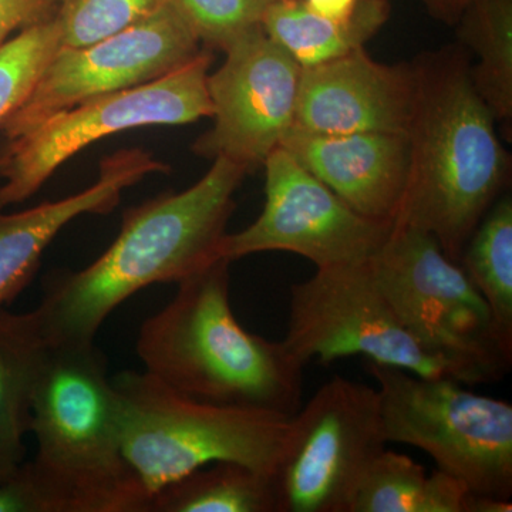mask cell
<instances>
[{
  "mask_svg": "<svg viewBox=\"0 0 512 512\" xmlns=\"http://www.w3.org/2000/svg\"><path fill=\"white\" fill-rule=\"evenodd\" d=\"M380 291L424 348L497 383L511 369L512 348L495 328L483 296L430 234L393 227L367 261Z\"/></svg>",
  "mask_w": 512,
  "mask_h": 512,
  "instance_id": "cell-7",
  "label": "cell"
},
{
  "mask_svg": "<svg viewBox=\"0 0 512 512\" xmlns=\"http://www.w3.org/2000/svg\"><path fill=\"white\" fill-rule=\"evenodd\" d=\"M0 512H43L25 463L12 477L0 483Z\"/></svg>",
  "mask_w": 512,
  "mask_h": 512,
  "instance_id": "cell-26",
  "label": "cell"
},
{
  "mask_svg": "<svg viewBox=\"0 0 512 512\" xmlns=\"http://www.w3.org/2000/svg\"><path fill=\"white\" fill-rule=\"evenodd\" d=\"M386 446L376 387L333 376L291 417L272 474L278 512H348L357 483Z\"/></svg>",
  "mask_w": 512,
  "mask_h": 512,
  "instance_id": "cell-10",
  "label": "cell"
},
{
  "mask_svg": "<svg viewBox=\"0 0 512 512\" xmlns=\"http://www.w3.org/2000/svg\"><path fill=\"white\" fill-rule=\"evenodd\" d=\"M167 0H57L63 47L93 45L148 18Z\"/></svg>",
  "mask_w": 512,
  "mask_h": 512,
  "instance_id": "cell-23",
  "label": "cell"
},
{
  "mask_svg": "<svg viewBox=\"0 0 512 512\" xmlns=\"http://www.w3.org/2000/svg\"><path fill=\"white\" fill-rule=\"evenodd\" d=\"M57 0H0V45L20 30L53 15Z\"/></svg>",
  "mask_w": 512,
  "mask_h": 512,
  "instance_id": "cell-25",
  "label": "cell"
},
{
  "mask_svg": "<svg viewBox=\"0 0 512 512\" xmlns=\"http://www.w3.org/2000/svg\"><path fill=\"white\" fill-rule=\"evenodd\" d=\"M211 62V50H201L191 62L154 82L84 101L8 141L0 154V211L28 200L60 165L101 138L211 117Z\"/></svg>",
  "mask_w": 512,
  "mask_h": 512,
  "instance_id": "cell-9",
  "label": "cell"
},
{
  "mask_svg": "<svg viewBox=\"0 0 512 512\" xmlns=\"http://www.w3.org/2000/svg\"><path fill=\"white\" fill-rule=\"evenodd\" d=\"M229 265L220 258L178 282L170 303L141 325L137 355L147 373L197 402L293 416L302 406L305 366L282 340L238 322Z\"/></svg>",
  "mask_w": 512,
  "mask_h": 512,
  "instance_id": "cell-2",
  "label": "cell"
},
{
  "mask_svg": "<svg viewBox=\"0 0 512 512\" xmlns=\"http://www.w3.org/2000/svg\"><path fill=\"white\" fill-rule=\"evenodd\" d=\"M460 39L476 53L470 70L494 119H512V0H473L457 20Z\"/></svg>",
  "mask_w": 512,
  "mask_h": 512,
  "instance_id": "cell-21",
  "label": "cell"
},
{
  "mask_svg": "<svg viewBox=\"0 0 512 512\" xmlns=\"http://www.w3.org/2000/svg\"><path fill=\"white\" fill-rule=\"evenodd\" d=\"M387 444L424 451L470 493L511 500L512 406L453 379L367 362Z\"/></svg>",
  "mask_w": 512,
  "mask_h": 512,
  "instance_id": "cell-6",
  "label": "cell"
},
{
  "mask_svg": "<svg viewBox=\"0 0 512 512\" xmlns=\"http://www.w3.org/2000/svg\"><path fill=\"white\" fill-rule=\"evenodd\" d=\"M468 497L456 478L429 474L412 457L386 448L357 483L348 512H467Z\"/></svg>",
  "mask_w": 512,
  "mask_h": 512,
  "instance_id": "cell-19",
  "label": "cell"
},
{
  "mask_svg": "<svg viewBox=\"0 0 512 512\" xmlns=\"http://www.w3.org/2000/svg\"><path fill=\"white\" fill-rule=\"evenodd\" d=\"M265 205L254 224L225 234L229 262L261 252H291L316 269L363 264L382 248L393 222L363 217L278 147L265 160Z\"/></svg>",
  "mask_w": 512,
  "mask_h": 512,
  "instance_id": "cell-11",
  "label": "cell"
},
{
  "mask_svg": "<svg viewBox=\"0 0 512 512\" xmlns=\"http://www.w3.org/2000/svg\"><path fill=\"white\" fill-rule=\"evenodd\" d=\"M111 380L124 458L150 500L165 485L220 461L275 473L292 416L197 402L146 370Z\"/></svg>",
  "mask_w": 512,
  "mask_h": 512,
  "instance_id": "cell-5",
  "label": "cell"
},
{
  "mask_svg": "<svg viewBox=\"0 0 512 512\" xmlns=\"http://www.w3.org/2000/svg\"><path fill=\"white\" fill-rule=\"evenodd\" d=\"M247 174L242 165L215 158L187 190L127 210L120 234L92 264L47 275L35 309L46 342L94 343L106 319L131 296L151 285L178 284L220 259L234 195Z\"/></svg>",
  "mask_w": 512,
  "mask_h": 512,
  "instance_id": "cell-1",
  "label": "cell"
},
{
  "mask_svg": "<svg viewBox=\"0 0 512 512\" xmlns=\"http://www.w3.org/2000/svg\"><path fill=\"white\" fill-rule=\"evenodd\" d=\"M45 349L35 311L0 308V483L26 461L25 437Z\"/></svg>",
  "mask_w": 512,
  "mask_h": 512,
  "instance_id": "cell-17",
  "label": "cell"
},
{
  "mask_svg": "<svg viewBox=\"0 0 512 512\" xmlns=\"http://www.w3.org/2000/svg\"><path fill=\"white\" fill-rule=\"evenodd\" d=\"M389 0H360L349 18L313 13L303 0H279L266 12L262 28L302 69L332 62L360 49L390 18Z\"/></svg>",
  "mask_w": 512,
  "mask_h": 512,
  "instance_id": "cell-18",
  "label": "cell"
},
{
  "mask_svg": "<svg viewBox=\"0 0 512 512\" xmlns=\"http://www.w3.org/2000/svg\"><path fill=\"white\" fill-rule=\"evenodd\" d=\"M30 433L36 454L25 468L43 512H150L124 458L116 390L96 342H46Z\"/></svg>",
  "mask_w": 512,
  "mask_h": 512,
  "instance_id": "cell-3",
  "label": "cell"
},
{
  "mask_svg": "<svg viewBox=\"0 0 512 512\" xmlns=\"http://www.w3.org/2000/svg\"><path fill=\"white\" fill-rule=\"evenodd\" d=\"M417 73L409 175L393 227L430 234L458 264L507 181V156L466 64L440 60Z\"/></svg>",
  "mask_w": 512,
  "mask_h": 512,
  "instance_id": "cell-4",
  "label": "cell"
},
{
  "mask_svg": "<svg viewBox=\"0 0 512 512\" xmlns=\"http://www.w3.org/2000/svg\"><path fill=\"white\" fill-rule=\"evenodd\" d=\"M316 15L323 18L342 20L355 12L360 0H303Z\"/></svg>",
  "mask_w": 512,
  "mask_h": 512,
  "instance_id": "cell-27",
  "label": "cell"
},
{
  "mask_svg": "<svg viewBox=\"0 0 512 512\" xmlns=\"http://www.w3.org/2000/svg\"><path fill=\"white\" fill-rule=\"evenodd\" d=\"M284 345L303 366L349 356L423 377L476 386L477 377L414 338L377 286L367 262L316 269L292 285Z\"/></svg>",
  "mask_w": 512,
  "mask_h": 512,
  "instance_id": "cell-8",
  "label": "cell"
},
{
  "mask_svg": "<svg viewBox=\"0 0 512 512\" xmlns=\"http://www.w3.org/2000/svg\"><path fill=\"white\" fill-rule=\"evenodd\" d=\"M225 55L220 69L208 74L214 126L195 141L194 153L227 158L251 173L295 126L302 67L262 26Z\"/></svg>",
  "mask_w": 512,
  "mask_h": 512,
  "instance_id": "cell-13",
  "label": "cell"
},
{
  "mask_svg": "<svg viewBox=\"0 0 512 512\" xmlns=\"http://www.w3.org/2000/svg\"><path fill=\"white\" fill-rule=\"evenodd\" d=\"M150 512H278L274 478L244 464L220 461L158 490Z\"/></svg>",
  "mask_w": 512,
  "mask_h": 512,
  "instance_id": "cell-20",
  "label": "cell"
},
{
  "mask_svg": "<svg viewBox=\"0 0 512 512\" xmlns=\"http://www.w3.org/2000/svg\"><path fill=\"white\" fill-rule=\"evenodd\" d=\"M437 19L454 25L473 0H421Z\"/></svg>",
  "mask_w": 512,
  "mask_h": 512,
  "instance_id": "cell-28",
  "label": "cell"
},
{
  "mask_svg": "<svg viewBox=\"0 0 512 512\" xmlns=\"http://www.w3.org/2000/svg\"><path fill=\"white\" fill-rule=\"evenodd\" d=\"M200 53V40L167 2L93 45L60 47L25 103L0 123V133L15 140L84 101L154 82Z\"/></svg>",
  "mask_w": 512,
  "mask_h": 512,
  "instance_id": "cell-12",
  "label": "cell"
},
{
  "mask_svg": "<svg viewBox=\"0 0 512 512\" xmlns=\"http://www.w3.org/2000/svg\"><path fill=\"white\" fill-rule=\"evenodd\" d=\"M207 50H222L259 26L279 0H167Z\"/></svg>",
  "mask_w": 512,
  "mask_h": 512,
  "instance_id": "cell-24",
  "label": "cell"
},
{
  "mask_svg": "<svg viewBox=\"0 0 512 512\" xmlns=\"http://www.w3.org/2000/svg\"><path fill=\"white\" fill-rule=\"evenodd\" d=\"M279 147L352 210L393 222L409 175L407 134H320L293 126Z\"/></svg>",
  "mask_w": 512,
  "mask_h": 512,
  "instance_id": "cell-15",
  "label": "cell"
},
{
  "mask_svg": "<svg viewBox=\"0 0 512 512\" xmlns=\"http://www.w3.org/2000/svg\"><path fill=\"white\" fill-rule=\"evenodd\" d=\"M461 268L493 315L495 328L512 348V201L495 202L464 247Z\"/></svg>",
  "mask_w": 512,
  "mask_h": 512,
  "instance_id": "cell-22",
  "label": "cell"
},
{
  "mask_svg": "<svg viewBox=\"0 0 512 512\" xmlns=\"http://www.w3.org/2000/svg\"><path fill=\"white\" fill-rule=\"evenodd\" d=\"M417 92V70L377 63L360 47L302 69L295 126L320 134H407Z\"/></svg>",
  "mask_w": 512,
  "mask_h": 512,
  "instance_id": "cell-14",
  "label": "cell"
},
{
  "mask_svg": "<svg viewBox=\"0 0 512 512\" xmlns=\"http://www.w3.org/2000/svg\"><path fill=\"white\" fill-rule=\"evenodd\" d=\"M165 165L143 150H123L101 163L96 184L63 200L29 210L0 211V308L25 291L39 271L43 252L67 224L86 214H107L126 188Z\"/></svg>",
  "mask_w": 512,
  "mask_h": 512,
  "instance_id": "cell-16",
  "label": "cell"
}]
</instances>
